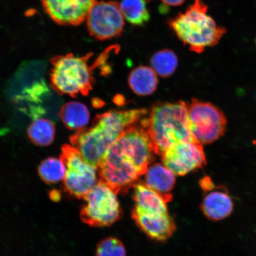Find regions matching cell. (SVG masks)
<instances>
[{
	"instance_id": "obj_1",
	"label": "cell",
	"mask_w": 256,
	"mask_h": 256,
	"mask_svg": "<svg viewBox=\"0 0 256 256\" xmlns=\"http://www.w3.org/2000/svg\"><path fill=\"white\" fill-rule=\"evenodd\" d=\"M136 124L123 131L98 168L100 180L117 194L133 188L154 159L148 134Z\"/></svg>"
},
{
	"instance_id": "obj_2",
	"label": "cell",
	"mask_w": 256,
	"mask_h": 256,
	"mask_svg": "<svg viewBox=\"0 0 256 256\" xmlns=\"http://www.w3.org/2000/svg\"><path fill=\"white\" fill-rule=\"evenodd\" d=\"M144 108L111 110L97 115L91 128L79 130L70 142L89 164L97 168L126 128L146 116Z\"/></svg>"
},
{
	"instance_id": "obj_3",
	"label": "cell",
	"mask_w": 256,
	"mask_h": 256,
	"mask_svg": "<svg viewBox=\"0 0 256 256\" xmlns=\"http://www.w3.org/2000/svg\"><path fill=\"white\" fill-rule=\"evenodd\" d=\"M140 124L146 130L158 156H162L178 142H196L191 133L188 104L184 102L156 104Z\"/></svg>"
},
{
	"instance_id": "obj_4",
	"label": "cell",
	"mask_w": 256,
	"mask_h": 256,
	"mask_svg": "<svg viewBox=\"0 0 256 256\" xmlns=\"http://www.w3.org/2000/svg\"><path fill=\"white\" fill-rule=\"evenodd\" d=\"M207 11L208 6L203 0H194L186 10L168 22L170 28L192 52L200 54L206 48L216 46L226 33Z\"/></svg>"
},
{
	"instance_id": "obj_5",
	"label": "cell",
	"mask_w": 256,
	"mask_h": 256,
	"mask_svg": "<svg viewBox=\"0 0 256 256\" xmlns=\"http://www.w3.org/2000/svg\"><path fill=\"white\" fill-rule=\"evenodd\" d=\"M92 54L78 56L70 53L52 58L50 80L52 88L60 95L76 98L80 94H88L94 85L92 72L98 66L97 60L90 66Z\"/></svg>"
},
{
	"instance_id": "obj_6",
	"label": "cell",
	"mask_w": 256,
	"mask_h": 256,
	"mask_svg": "<svg viewBox=\"0 0 256 256\" xmlns=\"http://www.w3.org/2000/svg\"><path fill=\"white\" fill-rule=\"evenodd\" d=\"M117 194L99 180L84 198L86 203L80 212L82 222L96 227L108 226L116 222L122 215Z\"/></svg>"
},
{
	"instance_id": "obj_7",
	"label": "cell",
	"mask_w": 256,
	"mask_h": 256,
	"mask_svg": "<svg viewBox=\"0 0 256 256\" xmlns=\"http://www.w3.org/2000/svg\"><path fill=\"white\" fill-rule=\"evenodd\" d=\"M188 110L191 133L197 143L206 145L226 134V118L216 106L194 98L188 105Z\"/></svg>"
},
{
	"instance_id": "obj_8",
	"label": "cell",
	"mask_w": 256,
	"mask_h": 256,
	"mask_svg": "<svg viewBox=\"0 0 256 256\" xmlns=\"http://www.w3.org/2000/svg\"><path fill=\"white\" fill-rule=\"evenodd\" d=\"M50 92L44 78L42 67L38 66L19 70L6 88L9 100L18 106L40 104Z\"/></svg>"
},
{
	"instance_id": "obj_9",
	"label": "cell",
	"mask_w": 256,
	"mask_h": 256,
	"mask_svg": "<svg viewBox=\"0 0 256 256\" xmlns=\"http://www.w3.org/2000/svg\"><path fill=\"white\" fill-rule=\"evenodd\" d=\"M60 158L66 166L64 190L72 196L84 199L98 183L97 168L86 162L78 150L68 144L62 146Z\"/></svg>"
},
{
	"instance_id": "obj_10",
	"label": "cell",
	"mask_w": 256,
	"mask_h": 256,
	"mask_svg": "<svg viewBox=\"0 0 256 256\" xmlns=\"http://www.w3.org/2000/svg\"><path fill=\"white\" fill-rule=\"evenodd\" d=\"M86 22L90 34L99 40H110L123 33L124 18L120 5L116 2H96Z\"/></svg>"
},
{
	"instance_id": "obj_11",
	"label": "cell",
	"mask_w": 256,
	"mask_h": 256,
	"mask_svg": "<svg viewBox=\"0 0 256 256\" xmlns=\"http://www.w3.org/2000/svg\"><path fill=\"white\" fill-rule=\"evenodd\" d=\"M163 164L175 175L185 176L206 165L202 144L180 142L170 147L162 155Z\"/></svg>"
},
{
	"instance_id": "obj_12",
	"label": "cell",
	"mask_w": 256,
	"mask_h": 256,
	"mask_svg": "<svg viewBox=\"0 0 256 256\" xmlns=\"http://www.w3.org/2000/svg\"><path fill=\"white\" fill-rule=\"evenodd\" d=\"M97 0H42L44 10L56 24L78 26L86 20Z\"/></svg>"
},
{
	"instance_id": "obj_13",
	"label": "cell",
	"mask_w": 256,
	"mask_h": 256,
	"mask_svg": "<svg viewBox=\"0 0 256 256\" xmlns=\"http://www.w3.org/2000/svg\"><path fill=\"white\" fill-rule=\"evenodd\" d=\"M132 216L138 226L149 238L156 241H166L176 230L174 220L168 214L146 212L134 207Z\"/></svg>"
},
{
	"instance_id": "obj_14",
	"label": "cell",
	"mask_w": 256,
	"mask_h": 256,
	"mask_svg": "<svg viewBox=\"0 0 256 256\" xmlns=\"http://www.w3.org/2000/svg\"><path fill=\"white\" fill-rule=\"evenodd\" d=\"M206 193L201 209L208 219L218 222L231 215L234 202L226 187L218 186Z\"/></svg>"
},
{
	"instance_id": "obj_15",
	"label": "cell",
	"mask_w": 256,
	"mask_h": 256,
	"mask_svg": "<svg viewBox=\"0 0 256 256\" xmlns=\"http://www.w3.org/2000/svg\"><path fill=\"white\" fill-rule=\"evenodd\" d=\"M133 198L135 207L144 212L167 214L168 203L170 201L149 188L144 183H137L134 186Z\"/></svg>"
},
{
	"instance_id": "obj_16",
	"label": "cell",
	"mask_w": 256,
	"mask_h": 256,
	"mask_svg": "<svg viewBox=\"0 0 256 256\" xmlns=\"http://www.w3.org/2000/svg\"><path fill=\"white\" fill-rule=\"evenodd\" d=\"M146 174L144 184L171 200V192L176 183L174 172L166 166L158 163L150 166Z\"/></svg>"
},
{
	"instance_id": "obj_17",
	"label": "cell",
	"mask_w": 256,
	"mask_h": 256,
	"mask_svg": "<svg viewBox=\"0 0 256 256\" xmlns=\"http://www.w3.org/2000/svg\"><path fill=\"white\" fill-rule=\"evenodd\" d=\"M158 78L153 69L146 66H140L130 73L128 83L132 90L137 95L148 96L156 90Z\"/></svg>"
},
{
	"instance_id": "obj_18",
	"label": "cell",
	"mask_w": 256,
	"mask_h": 256,
	"mask_svg": "<svg viewBox=\"0 0 256 256\" xmlns=\"http://www.w3.org/2000/svg\"><path fill=\"white\" fill-rule=\"evenodd\" d=\"M60 114L63 123L70 130L84 129L89 122L88 108L80 102H71L64 104Z\"/></svg>"
},
{
	"instance_id": "obj_19",
	"label": "cell",
	"mask_w": 256,
	"mask_h": 256,
	"mask_svg": "<svg viewBox=\"0 0 256 256\" xmlns=\"http://www.w3.org/2000/svg\"><path fill=\"white\" fill-rule=\"evenodd\" d=\"M28 136L32 142L40 146H48L54 142L56 127L52 122L44 118L34 120L28 130Z\"/></svg>"
},
{
	"instance_id": "obj_20",
	"label": "cell",
	"mask_w": 256,
	"mask_h": 256,
	"mask_svg": "<svg viewBox=\"0 0 256 256\" xmlns=\"http://www.w3.org/2000/svg\"><path fill=\"white\" fill-rule=\"evenodd\" d=\"M122 12L129 23L135 26H142L150 20V14L144 0H122Z\"/></svg>"
},
{
	"instance_id": "obj_21",
	"label": "cell",
	"mask_w": 256,
	"mask_h": 256,
	"mask_svg": "<svg viewBox=\"0 0 256 256\" xmlns=\"http://www.w3.org/2000/svg\"><path fill=\"white\" fill-rule=\"evenodd\" d=\"M152 68L160 76L166 78L174 74L178 65V59L172 50L165 49L156 52L152 57Z\"/></svg>"
},
{
	"instance_id": "obj_22",
	"label": "cell",
	"mask_w": 256,
	"mask_h": 256,
	"mask_svg": "<svg viewBox=\"0 0 256 256\" xmlns=\"http://www.w3.org/2000/svg\"><path fill=\"white\" fill-rule=\"evenodd\" d=\"M38 174L46 183L56 184L65 178L66 166L60 158H48L40 163Z\"/></svg>"
},
{
	"instance_id": "obj_23",
	"label": "cell",
	"mask_w": 256,
	"mask_h": 256,
	"mask_svg": "<svg viewBox=\"0 0 256 256\" xmlns=\"http://www.w3.org/2000/svg\"><path fill=\"white\" fill-rule=\"evenodd\" d=\"M96 256H126V250L119 239L108 238L99 242Z\"/></svg>"
},
{
	"instance_id": "obj_24",
	"label": "cell",
	"mask_w": 256,
	"mask_h": 256,
	"mask_svg": "<svg viewBox=\"0 0 256 256\" xmlns=\"http://www.w3.org/2000/svg\"><path fill=\"white\" fill-rule=\"evenodd\" d=\"M200 185L202 188L204 192L212 190L216 186L210 178L206 176L200 181Z\"/></svg>"
},
{
	"instance_id": "obj_25",
	"label": "cell",
	"mask_w": 256,
	"mask_h": 256,
	"mask_svg": "<svg viewBox=\"0 0 256 256\" xmlns=\"http://www.w3.org/2000/svg\"><path fill=\"white\" fill-rule=\"evenodd\" d=\"M163 4L169 6H180L185 2V0H162Z\"/></svg>"
},
{
	"instance_id": "obj_26",
	"label": "cell",
	"mask_w": 256,
	"mask_h": 256,
	"mask_svg": "<svg viewBox=\"0 0 256 256\" xmlns=\"http://www.w3.org/2000/svg\"><path fill=\"white\" fill-rule=\"evenodd\" d=\"M50 196L53 200H58L60 198V194L58 191L52 190L50 192Z\"/></svg>"
}]
</instances>
